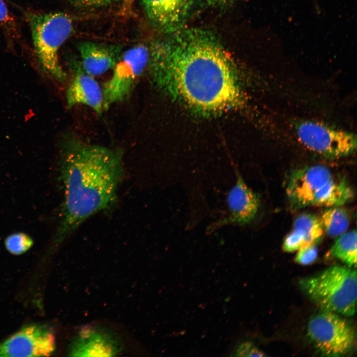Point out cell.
<instances>
[{"label": "cell", "instance_id": "obj_6", "mask_svg": "<svg viewBox=\"0 0 357 357\" xmlns=\"http://www.w3.org/2000/svg\"><path fill=\"white\" fill-rule=\"evenodd\" d=\"M149 50L144 45L135 46L124 53L114 67L112 75L102 89L104 110L128 99L146 67Z\"/></svg>", "mask_w": 357, "mask_h": 357}, {"label": "cell", "instance_id": "obj_2", "mask_svg": "<svg viewBox=\"0 0 357 357\" xmlns=\"http://www.w3.org/2000/svg\"><path fill=\"white\" fill-rule=\"evenodd\" d=\"M60 172L64 200L55 238L58 244L86 219L115 202L124 174L123 153L69 137L62 146Z\"/></svg>", "mask_w": 357, "mask_h": 357}, {"label": "cell", "instance_id": "obj_13", "mask_svg": "<svg viewBox=\"0 0 357 357\" xmlns=\"http://www.w3.org/2000/svg\"><path fill=\"white\" fill-rule=\"evenodd\" d=\"M77 49L82 68L92 76L101 75L113 68L122 54L120 45L91 41L80 42Z\"/></svg>", "mask_w": 357, "mask_h": 357}, {"label": "cell", "instance_id": "obj_15", "mask_svg": "<svg viewBox=\"0 0 357 357\" xmlns=\"http://www.w3.org/2000/svg\"><path fill=\"white\" fill-rule=\"evenodd\" d=\"M323 234L320 218L310 213L301 214L296 219L292 231L285 238L283 248L286 252H292L316 244Z\"/></svg>", "mask_w": 357, "mask_h": 357}, {"label": "cell", "instance_id": "obj_19", "mask_svg": "<svg viewBox=\"0 0 357 357\" xmlns=\"http://www.w3.org/2000/svg\"><path fill=\"white\" fill-rule=\"evenodd\" d=\"M32 238L24 233H15L8 236L4 241L6 249L11 254L20 255L29 250L33 245Z\"/></svg>", "mask_w": 357, "mask_h": 357}, {"label": "cell", "instance_id": "obj_9", "mask_svg": "<svg viewBox=\"0 0 357 357\" xmlns=\"http://www.w3.org/2000/svg\"><path fill=\"white\" fill-rule=\"evenodd\" d=\"M55 349L53 330L47 326L31 324L0 343V357H47Z\"/></svg>", "mask_w": 357, "mask_h": 357}, {"label": "cell", "instance_id": "obj_10", "mask_svg": "<svg viewBox=\"0 0 357 357\" xmlns=\"http://www.w3.org/2000/svg\"><path fill=\"white\" fill-rule=\"evenodd\" d=\"M121 341L112 331L95 325L81 328L71 342L68 356L71 357H112L122 350Z\"/></svg>", "mask_w": 357, "mask_h": 357}, {"label": "cell", "instance_id": "obj_7", "mask_svg": "<svg viewBox=\"0 0 357 357\" xmlns=\"http://www.w3.org/2000/svg\"><path fill=\"white\" fill-rule=\"evenodd\" d=\"M298 140L306 148L326 158L337 159L354 154L356 134L314 120H301L295 125Z\"/></svg>", "mask_w": 357, "mask_h": 357}, {"label": "cell", "instance_id": "obj_11", "mask_svg": "<svg viewBox=\"0 0 357 357\" xmlns=\"http://www.w3.org/2000/svg\"><path fill=\"white\" fill-rule=\"evenodd\" d=\"M226 203L227 214L216 223L214 227L250 224L257 215L260 199L259 195L248 186L237 171L235 183L227 194Z\"/></svg>", "mask_w": 357, "mask_h": 357}, {"label": "cell", "instance_id": "obj_3", "mask_svg": "<svg viewBox=\"0 0 357 357\" xmlns=\"http://www.w3.org/2000/svg\"><path fill=\"white\" fill-rule=\"evenodd\" d=\"M286 190L288 199L296 208L341 206L351 200L354 194L345 178L322 165L293 171Z\"/></svg>", "mask_w": 357, "mask_h": 357}, {"label": "cell", "instance_id": "obj_18", "mask_svg": "<svg viewBox=\"0 0 357 357\" xmlns=\"http://www.w3.org/2000/svg\"><path fill=\"white\" fill-rule=\"evenodd\" d=\"M0 27L9 41H16L20 38L17 22L3 0H0Z\"/></svg>", "mask_w": 357, "mask_h": 357}, {"label": "cell", "instance_id": "obj_23", "mask_svg": "<svg viewBox=\"0 0 357 357\" xmlns=\"http://www.w3.org/2000/svg\"><path fill=\"white\" fill-rule=\"evenodd\" d=\"M135 0H123L121 8L122 14L126 15L131 12Z\"/></svg>", "mask_w": 357, "mask_h": 357}, {"label": "cell", "instance_id": "obj_16", "mask_svg": "<svg viewBox=\"0 0 357 357\" xmlns=\"http://www.w3.org/2000/svg\"><path fill=\"white\" fill-rule=\"evenodd\" d=\"M357 231L353 230L340 236L330 250V255L341 260L350 267H356L357 258Z\"/></svg>", "mask_w": 357, "mask_h": 357}, {"label": "cell", "instance_id": "obj_12", "mask_svg": "<svg viewBox=\"0 0 357 357\" xmlns=\"http://www.w3.org/2000/svg\"><path fill=\"white\" fill-rule=\"evenodd\" d=\"M73 75L68 86L66 99L67 107L83 105L92 109L98 115H102L104 108L102 89L93 76L82 68L80 61L70 63Z\"/></svg>", "mask_w": 357, "mask_h": 357}, {"label": "cell", "instance_id": "obj_14", "mask_svg": "<svg viewBox=\"0 0 357 357\" xmlns=\"http://www.w3.org/2000/svg\"><path fill=\"white\" fill-rule=\"evenodd\" d=\"M140 2L150 20L160 27L171 29L186 18L194 0H140Z\"/></svg>", "mask_w": 357, "mask_h": 357}, {"label": "cell", "instance_id": "obj_1", "mask_svg": "<svg viewBox=\"0 0 357 357\" xmlns=\"http://www.w3.org/2000/svg\"><path fill=\"white\" fill-rule=\"evenodd\" d=\"M150 52L148 65L154 82L171 88L191 107L216 112L238 103L240 92L231 61L210 34L180 31L154 44Z\"/></svg>", "mask_w": 357, "mask_h": 357}, {"label": "cell", "instance_id": "obj_21", "mask_svg": "<svg viewBox=\"0 0 357 357\" xmlns=\"http://www.w3.org/2000/svg\"><path fill=\"white\" fill-rule=\"evenodd\" d=\"M236 356L265 357L266 355L250 342H243L236 347L233 352Z\"/></svg>", "mask_w": 357, "mask_h": 357}, {"label": "cell", "instance_id": "obj_4", "mask_svg": "<svg viewBox=\"0 0 357 357\" xmlns=\"http://www.w3.org/2000/svg\"><path fill=\"white\" fill-rule=\"evenodd\" d=\"M301 290L323 309L348 316L356 312L357 271L335 265L320 273L301 279Z\"/></svg>", "mask_w": 357, "mask_h": 357}, {"label": "cell", "instance_id": "obj_20", "mask_svg": "<svg viewBox=\"0 0 357 357\" xmlns=\"http://www.w3.org/2000/svg\"><path fill=\"white\" fill-rule=\"evenodd\" d=\"M317 255L318 249L316 244H311L298 249L295 260L298 263L307 265L314 262Z\"/></svg>", "mask_w": 357, "mask_h": 357}, {"label": "cell", "instance_id": "obj_22", "mask_svg": "<svg viewBox=\"0 0 357 357\" xmlns=\"http://www.w3.org/2000/svg\"><path fill=\"white\" fill-rule=\"evenodd\" d=\"M116 0H68L73 5L79 7H96L110 4Z\"/></svg>", "mask_w": 357, "mask_h": 357}, {"label": "cell", "instance_id": "obj_24", "mask_svg": "<svg viewBox=\"0 0 357 357\" xmlns=\"http://www.w3.org/2000/svg\"></svg>", "mask_w": 357, "mask_h": 357}, {"label": "cell", "instance_id": "obj_8", "mask_svg": "<svg viewBox=\"0 0 357 357\" xmlns=\"http://www.w3.org/2000/svg\"><path fill=\"white\" fill-rule=\"evenodd\" d=\"M307 334L315 347L324 356H341L353 346V327L336 313L323 310L308 324Z\"/></svg>", "mask_w": 357, "mask_h": 357}, {"label": "cell", "instance_id": "obj_5", "mask_svg": "<svg viewBox=\"0 0 357 357\" xmlns=\"http://www.w3.org/2000/svg\"><path fill=\"white\" fill-rule=\"evenodd\" d=\"M25 17L29 26L34 48L44 71L60 82L66 74L58 58V52L73 30L71 17L61 12L28 10Z\"/></svg>", "mask_w": 357, "mask_h": 357}, {"label": "cell", "instance_id": "obj_17", "mask_svg": "<svg viewBox=\"0 0 357 357\" xmlns=\"http://www.w3.org/2000/svg\"><path fill=\"white\" fill-rule=\"evenodd\" d=\"M320 220L324 231L331 237H338L345 233L350 224L348 213L340 206L325 210Z\"/></svg>", "mask_w": 357, "mask_h": 357}]
</instances>
